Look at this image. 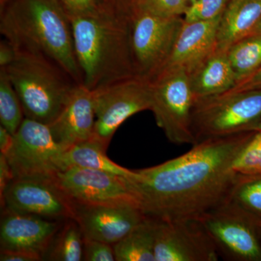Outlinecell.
I'll return each mask as SVG.
<instances>
[{"label":"cell","instance_id":"6da1fadb","mask_svg":"<svg viewBox=\"0 0 261 261\" xmlns=\"http://www.w3.org/2000/svg\"><path fill=\"white\" fill-rule=\"evenodd\" d=\"M254 132L207 139L176 159L134 170L127 187L147 217L197 220L226 201L238 175L233 161Z\"/></svg>","mask_w":261,"mask_h":261},{"label":"cell","instance_id":"7a4b0ae2","mask_svg":"<svg viewBox=\"0 0 261 261\" xmlns=\"http://www.w3.org/2000/svg\"><path fill=\"white\" fill-rule=\"evenodd\" d=\"M0 33L17 51L42 56L82 84L71 24L59 0H0Z\"/></svg>","mask_w":261,"mask_h":261},{"label":"cell","instance_id":"3957f363","mask_svg":"<svg viewBox=\"0 0 261 261\" xmlns=\"http://www.w3.org/2000/svg\"><path fill=\"white\" fill-rule=\"evenodd\" d=\"M130 14L108 8L97 15L69 17L82 84L94 90L137 76L130 44Z\"/></svg>","mask_w":261,"mask_h":261},{"label":"cell","instance_id":"277c9868","mask_svg":"<svg viewBox=\"0 0 261 261\" xmlns=\"http://www.w3.org/2000/svg\"><path fill=\"white\" fill-rule=\"evenodd\" d=\"M0 68L16 91L25 118L47 125L56 120L78 85L53 62L29 53L17 51L14 61Z\"/></svg>","mask_w":261,"mask_h":261},{"label":"cell","instance_id":"5b68a950","mask_svg":"<svg viewBox=\"0 0 261 261\" xmlns=\"http://www.w3.org/2000/svg\"><path fill=\"white\" fill-rule=\"evenodd\" d=\"M261 119V88L195 101L192 128L196 143L252 132Z\"/></svg>","mask_w":261,"mask_h":261},{"label":"cell","instance_id":"8992f818","mask_svg":"<svg viewBox=\"0 0 261 261\" xmlns=\"http://www.w3.org/2000/svg\"><path fill=\"white\" fill-rule=\"evenodd\" d=\"M152 105L158 126L171 143L196 144L192 128V113L195 98L190 75L184 68L161 70L149 80Z\"/></svg>","mask_w":261,"mask_h":261},{"label":"cell","instance_id":"52a82bcc","mask_svg":"<svg viewBox=\"0 0 261 261\" xmlns=\"http://www.w3.org/2000/svg\"><path fill=\"white\" fill-rule=\"evenodd\" d=\"M184 20L132 10L130 44L136 73L150 80L167 61Z\"/></svg>","mask_w":261,"mask_h":261},{"label":"cell","instance_id":"ba28073f","mask_svg":"<svg viewBox=\"0 0 261 261\" xmlns=\"http://www.w3.org/2000/svg\"><path fill=\"white\" fill-rule=\"evenodd\" d=\"M95 123L94 138L109 145L113 135L130 117L150 111L149 80L140 77L120 81L92 90Z\"/></svg>","mask_w":261,"mask_h":261},{"label":"cell","instance_id":"9c48e42d","mask_svg":"<svg viewBox=\"0 0 261 261\" xmlns=\"http://www.w3.org/2000/svg\"><path fill=\"white\" fill-rule=\"evenodd\" d=\"M208 233L220 257L233 261H261V230L227 202L197 219Z\"/></svg>","mask_w":261,"mask_h":261},{"label":"cell","instance_id":"30bf717a","mask_svg":"<svg viewBox=\"0 0 261 261\" xmlns=\"http://www.w3.org/2000/svg\"><path fill=\"white\" fill-rule=\"evenodd\" d=\"M8 210L55 221L75 219V203L57 183L55 174L15 177L0 195Z\"/></svg>","mask_w":261,"mask_h":261},{"label":"cell","instance_id":"8fae6325","mask_svg":"<svg viewBox=\"0 0 261 261\" xmlns=\"http://www.w3.org/2000/svg\"><path fill=\"white\" fill-rule=\"evenodd\" d=\"M7 154L14 177L53 175L61 170L65 149L55 140L49 126L24 118Z\"/></svg>","mask_w":261,"mask_h":261},{"label":"cell","instance_id":"7c38bea8","mask_svg":"<svg viewBox=\"0 0 261 261\" xmlns=\"http://www.w3.org/2000/svg\"><path fill=\"white\" fill-rule=\"evenodd\" d=\"M155 219V261H217L214 242L197 220Z\"/></svg>","mask_w":261,"mask_h":261},{"label":"cell","instance_id":"4fadbf2b","mask_svg":"<svg viewBox=\"0 0 261 261\" xmlns=\"http://www.w3.org/2000/svg\"><path fill=\"white\" fill-rule=\"evenodd\" d=\"M55 178L62 190L75 203L139 205L127 187L125 177L113 173L73 166L58 171Z\"/></svg>","mask_w":261,"mask_h":261},{"label":"cell","instance_id":"5bb4252c","mask_svg":"<svg viewBox=\"0 0 261 261\" xmlns=\"http://www.w3.org/2000/svg\"><path fill=\"white\" fill-rule=\"evenodd\" d=\"M75 203V220L85 238L114 245L147 217L137 204Z\"/></svg>","mask_w":261,"mask_h":261},{"label":"cell","instance_id":"9a60e30c","mask_svg":"<svg viewBox=\"0 0 261 261\" xmlns=\"http://www.w3.org/2000/svg\"><path fill=\"white\" fill-rule=\"evenodd\" d=\"M64 221H55L4 208L0 222L1 250L43 255Z\"/></svg>","mask_w":261,"mask_h":261},{"label":"cell","instance_id":"2e32d148","mask_svg":"<svg viewBox=\"0 0 261 261\" xmlns=\"http://www.w3.org/2000/svg\"><path fill=\"white\" fill-rule=\"evenodd\" d=\"M95 112L92 91L78 84L56 120L48 125L56 142L66 150L94 136Z\"/></svg>","mask_w":261,"mask_h":261},{"label":"cell","instance_id":"e0dca14e","mask_svg":"<svg viewBox=\"0 0 261 261\" xmlns=\"http://www.w3.org/2000/svg\"><path fill=\"white\" fill-rule=\"evenodd\" d=\"M221 15L205 21H184L172 51L159 72L180 68L190 73L214 53L217 49L218 30Z\"/></svg>","mask_w":261,"mask_h":261},{"label":"cell","instance_id":"ac0fdd59","mask_svg":"<svg viewBox=\"0 0 261 261\" xmlns=\"http://www.w3.org/2000/svg\"><path fill=\"white\" fill-rule=\"evenodd\" d=\"M190 75L195 101L224 94L237 84L227 51L222 49H216Z\"/></svg>","mask_w":261,"mask_h":261},{"label":"cell","instance_id":"d6986e66","mask_svg":"<svg viewBox=\"0 0 261 261\" xmlns=\"http://www.w3.org/2000/svg\"><path fill=\"white\" fill-rule=\"evenodd\" d=\"M261 20V0H230L220 20L217 49L227 50L252 35Z\"/></svg>","mask_w":261,"mask_h":261},{"label":"cell","instance_id":"ffe728a7","mask_svg":"<svg viewBox=\"0 0 261 261\" xmlns=\"http://www.w3.org/2000/svg\"><path fill=\"white\" fill-rule=\"evenodd\" d=\"M108 147L94 137L72 146L62 156L60 171L74 166L100 170L122 177L132 176L134 170L122 167L109 159L106 154Z\"/></svg>","mask_w":261,"mask_h":261},{"label":"cell","instance_id":"44dd1931","mask_svg":"<svg viewBox=\"0 0 261 261\" xmlns=\"http://www.w3.org/2000/svg\"><path fill=\"white\" fill-rule=\"evenodd\" d=\"M155 219L147 217L113 245L117 261H155Z\"/></svg>","mask_w":261,"mask_h":261},{"label":"cell","instance_id":"7402d4cb","mask_svg":"<svg viewBox=\"0 0 261 261\" xmlns=\"http://www.w3.org/2000/svg\"><path fill=\"white\" fill-rule=\"evenodd\" d=\"M227 202L261 228V173L237 175Z\"/></svg>","mask_w":261,"mask_h":261},{"label":"cell","instance_id":"603a6c76","mask_svg":"<svg viewBox=\"0 0 261 261\" xmlns=\"http://www.w3.org/2000/svg\"><path fill=\"white\" fill-rule=\"evenodd\" d=\"M84 240L79 223L73 219L65 220L43 255V260H83Z\"/></svg>","mask_w":261,"mask_h":261},{"label":"cell","instance_id":"cb8c5ba5","mask_svg":"<svg viewBox=\"0 0 261 261\" xmlns=\"http://www.w3.org/2000/svg\"><path fill=\"white\" fill-rule=\"evenodd\" d=\"M226 51L238 84L261 67V34L244 38Z\"/></svg>","mask_w":261,"mask_h":261},{"label":"cell","instance_id":"d4e9b609","mask_svg":"<svg viewBox=\"0 0 261 261\" xmlns=\"http://www.w3.org/2000/svg\"><path fill=\"white\" fill-rule=\"evenodd\" d=\"M23 107L18 94L5 70L0 68V122L14 135L23 121Z\"/></svg>","mask_w":261,"mask_h":261},{"label":"cell","instance_id":"484cf974","mask_svg":"<svg viewBox=\"0 0 261 261\" xmlns=\"http://www.w3.org/2000/svg\"><path fill=\"white\" fill-rule=\"evenodd\" d=\"M233 172L238 175L261 173V130H255L235 158Z\"/></svg>","mask_w":261,"mask_h":261},{"label":"cell","instance_id":"4316f807","mask_svg":"<svg viewBox=\"0 0 261 261\" xmlns=\"http://www.w3.org/2000/svg\"><path fill=\"white\" fill-rule=\"evenodd\" d=\"M188 6L187 0H136L132 10L163 18H176L185 14Z\"/></svg>","mask_w":261,"mask_h":261},{"label":"cell","instance_id":"83f0119b","mask_svg":"<svg viewBox=\"0 0 261 261\" xmlns=\"http://www.w3.org/2000/svg\"><path fill=\"white\" fill-rule=\"evenodd\" d=\"M230 0H196L190 3L185 13V23L205 21L219 17Z\"/></svg>","mask_w":261,"mask_h":261},{"label":"cell","instance_id":"f1b7e54d","mask_svg":"<svg viewBox=\"0 0 261 261\" xmlns=\"http://www.w3.org/2000/svg\"><path fill=\"white\" fill-rule=\"evenodd\" d=\"M68 17L91 16L100 14L109 7L100 0H59ZM113 9V8H112Z\"/></svg>","mask_w":261,"mask_h":261},{"label":"cell","instance_id":"f546056e","mask_svg":"<svg viewBox=\"0 0 261 261\" xmlns=\"http://www.w3.org/2000/svg\"><path fill=\"white\" fill-rule=\"evenodd\" d=\"M83 260H116L113 245L99 240L84 238Z\"/></svg>","mask_w":261,"mask_h":261},{"label":"cell","instance_id":"4dcf8cb0","mask_svg":"<svg viewBox=\"0 0 261 261\" xmlns=\"http://www.w3.org/2000/svg\"><path fill=\"white\" fill-rule=\"evenodd\" d=\"M259 88H261V67L245 80L238 82L232 89L225 93H235Z\"/></svg>","mask_w":261,"mask_h":261},{"label":"cell","instance_id":"1f68e13d","mask_svg":"<svg viewBox=\"0 0 261 261\" xmlns=\"http://www.w3.org/2000/svg\"><path fill=\"white\" fill-rule=\"evenodd\" d=\"M1 261H39L42 260V257L36 254L15 250H1Z\"/></svg>","mask_w":261,"mask_h":261},{"label":"cell","instance_id":"d6a6232c","mask_svg":"<svg viewBox=\"0 0 261 261\" xmlns=\"http://www.w3.org/2000/svg\"><path fill=\"white\" fill-rule=\"evenodd\" d=\"M14 178V174L8 159L4 154L0 153V195L5 191L8 184Z\"/></svg>","mask_w":261,"mask_h":261},{"label":"cell","instance_id":"836d02e7","mask_svg":"<svg viewBox=\"0 0 261 261\" xmlns=\"http://www.w3.org/2000/svg\"><path fill=\"white\" fill-rule=\"evenodd\" d=\"M17 51L8 41L3 39L0 43V68L10 64L16 57Z\"/></svg>","mask_w":261,"mask_h":261},{"label":"cell","instance_id":"e575fe53","mask_svg":"<svg viewBox=\"0 0 261 261\" xmlns=\"http://www.w3.org/2000/svg\"><path fill=\"white\" fill-rule=\"evenodd\" d=\"M13 141L14 136L4 127L0 126V153L7 155L13 147Z\"/></svg>","mask_w":261,"mask_h":261},{"label":"cell","instance_id":"d590c367","mask_svg":"<svg viewBox=\"0 0 261 261\" xmlns=\"http://www.w3.org/2000/svg\"><path fill=\"white\" fill-rule=\"evenodd\" d=\"M108 4L113 9L121 13L132 14L136 0H108Z\"/></svg>","mask_w":261,"mask_h":261},{"label":"cell","instance_id":"8d00e7d4","mask_svg":"<svg viewBox=\"0 0 261 261\" xmlns=\"http://www.w3.org/2000/svg\"><path fill=\"white\" fill-rule=\"evenodd\" d=\"M261 34V20L260 22H259V23L257 24L256 28L254 30L253 33H252V34Z\"/></svg>","mask_w":261,"mask_h":261},{"label":"cell","instance_id":"74e56055","mask_svg":"<svg viewBox=\"0 0 261 261\" xmlns=\"http://www.w3.org/2000/svg\"><path fill=\"white\" fill-rule=\"evenodd\" d=\"M261 130V119L259 121L258 123L255 125V126L254 127L253 130Z\"/></svg>","mask_w":261,"mask_h":261},{"label":"cell","instance_id":"f35d334b","mask_svg":"<svg viewBox=\"0 0 261 261\" xmlns=\"http://www.w3.org/2000/svg\"><path fill=\"white\" fill-rule=\"evenodd\" d=\"M101 2L103 3V4L106 5V6L109 7V8H111V7L109 6V4H108V0H100Z\"/></svg>","mask_w":261,"mask_h":261},{"label":"cell","instance_id":"ab89813d","mask_svg":"<svg viewBox=\"0 0 261 261\" xmlns=\"http://www.w3.org/2000/svg\"><path fill=\"white\" fill-rule=\"evenodd\" d=\"M187 1L188 2V3H193V2L196 1V0H187Z\"/></svg>","mask_w":261,"mask_h":261},{"label":"cell","instance_id":"60d3db41","mask_svg":"<svg viewBox=\"0 0 261 261\" xmlns=\"http://www.w3.org/2000/svg\"><path fill=\"white\" fill-rule=\"evenodd\" d=\"M260 228V230H261V228Z\"/></svg>","mask_w":261,"mask_h":261}]
</instances>
